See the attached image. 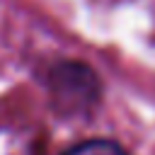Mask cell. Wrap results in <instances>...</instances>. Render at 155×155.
I'll return each instance as SVG.
<instances>
[{
	"label": "cell",
	"mask_w": 155,
	"mask_h": 155,
	"mask_svg": "<svg viewBox=\"0 0 155 155\" xmlns=\"http://www.w3.org/2000/svg\"><path fill=\"white\" fill-rule=\"evenodd\" d=\"M61 155H126V150L121 143H116L111 138H90V140H82V143L68 148Z\"/></svg>",
	"instance_id": "cell-2"
},
{
	"label": "cell",
	"mask_w": 155,
	"mask_h": 155,
	"mask_svg": "<svg viewBox=\"0 0 155 155\" xmlns=\"http://www.w3.org/2000/svg\"><path fill=\"white\" fill-rule=\"evenodd\" d=\"M51 107L61 116H80L99 102V78L80 61H63L48 73Z\"/></svg>",
	"instance_id": "cell-1"
}]
</instances>
